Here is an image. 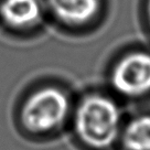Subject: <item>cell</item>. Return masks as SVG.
<instances>
[{"instance_id": "obj_1", "label": "cell", "mask_w": 150, "mask_h": 150, "mask_svg": "<svg viewBox=\"0 0 150 150\" xmlns=\"http://www.w3.org/2000/svg\"><path fill=\"white\" fill-rule=\"evenodd\" d=\"M79 140L93 150H106L117 141L124 125L122 112L115 99L102 93H89L72 112Z\"/></svg>"}, {"instance_id": "obj_2", "label": "cell", "mask_w": 150, "mask_h": 150, "mask_svg": "<svg viewBox=\"0 0 150 150\" xmlns=\"http://www.w3.org/2000/svg\"><path fill=\"white\" fill-rule=\"evenodd\" d=\"M69 94L57 86H43L33 91L20 112L21 124L27 131L45 135L59 130L72 115Z\"/></svg>"}, {"instance_id": "obj_3", "label": "cell", "mask_w": 150, "mask_h": 150, "mask_svg": "<svg viewBox=\"0 0 150 150\" xmlns=\"http://www.w3.org/2000/svg\"><path fill=\"white\" fill-rule=\"evenodd\" d=\"M109 82L114 92L122 98H150L149 47H135L119 56L110 70Z\"/></svg>"}, {"instance_id": "obj_4", "label": "cell", "mask_w": 150, "mask_h": 150, "mask_svg": "<svg viewBox=\"0 0 150 150\" xmlns=\"http://www.w3.org/2000/svg\"><path fill=\"white\" fill-rule=\"evenodd\" d=\"M45 6L43 0H1L0 18L13 30L24 31L42 22Z\"/></svg>"}, {"instance_id": "obj_5", "label": "cell", "mask_w": 150, "mask_h": 150, "mask_svg": "<svg viewBox=\"0 0 150 150\" xmlns=\"http://www.w3.org/2000/svg\"><path fill=\"white\" fill-rule=\"evenodd\" d=\"M45 9L60 22L82 27L92 22L100 11V0H43Z\"/></svg>"}, {"instance_id": "obj_6", "label": "cell", "mask_w": 150, "mask_h": 150, "mask_svg": "<svg viewBox=\"0 0 150 150\" xmlns=\"http://www.w3.org/2000/svg\"><path fill=\"white\" fill-rule=\"evenodd\" d=\"M119 141L124 150H150V110L136 114L124 122Z\"/></svg>"}, {"instance_id": "obj_7", "label": "cell", "mask_w": 150, "mask_h": 150, "mask_svg": "<svg viewBox=\"0 0 150 150\" xmlns=\"http://www.w3.org/2000/svg\"><path fill=\"white\" fill-rule=\"evenodd\" d=\"M142 16H144L146 29L150 35V0L142 1Z\"/></svg>"}]
</instances>
